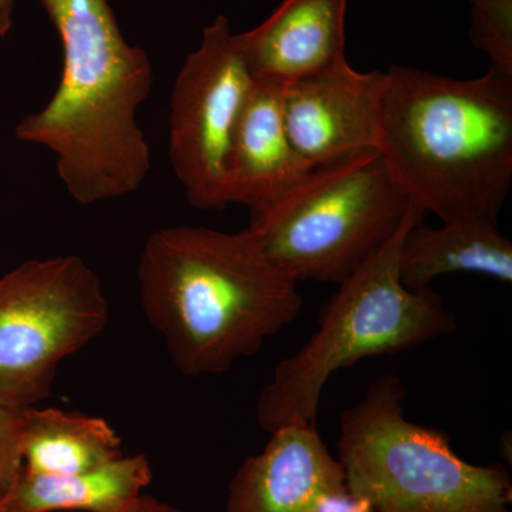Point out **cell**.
<instances>
[{
	"label": "cell",
	"instance_id": "6da1fadb",
	"mask_svg": "<svg viewBox=\"0 0 512 512\" xmlns=\"http://www.w3.org/2000/svg\"><path fill=\"white\" fill-rule=\"evenodd\" d=\"M144 315L187 377L222 375L255 356L302 311L298 284L248 228L165 227L138 259Z\"/></svg>",
	"mask_w": 512,
	"mask_h": 512
},
{
	"label": "cell",
	"instance_id": "7a4b0ae2",
	"mask_svg": "<svg viewBox=\"0 0 512 512\" xmlns=\"http://www.w3.org/2000/svg\"><path fill=\"white\" fill-rule=\"evenodd\" d=\"M37 2L60 37L62 77L46 106L19 121L15 136L55 154L60 181L79 204L127 197L151 171L137 121L153 93L150 57L127 42L109 0Z\"/></svg>",
	"mask_w": 512,
	"mask_h": 512
},
{
	"label": "cell",
	"instance_id": "3957f363",
	"mask_svg": "<svg viewBox=\"0 0 512 512\" xmlns=\"http://www.w3.org/2000/svg\"><path fill=\"white\" fill-rule=\"evenodd\" d=\"M379 153L424 214L498 222L512 183V76L493 66L468 80L390 66Z\"/></svg>",
	"mask_w": 512,
	"mask_h": 512
},
{
	"label": "cell",
	"instance_id": "277c9868",
	"mask_svg": "<svg viewBox=\"0 0 512 512\" xmlns=\"http://www.w3.org/2000/svg\"><path fill=\"white\" fill-rule=\"evenodd\" d=\"M424 212L414 207L393 238L338 285L320 312L319 329L295 355L275 367L256 402V420L268 433L288 424L316 423L320 397L332 375L367 357L396 355L457 329L443 298L400 281L404 235Z\"/></svg>",
	"mask_w": 512,
	"mask_h": 512
},
{
	"label": "cell",
	"instance_id": "5b68a950",
	"mask_svg": "<svg viewBox=\"0 0 512 512\" xmlns=\"http://www.w3.org/2000/svg\"><path fill=\"white\" fill-rule=\"evenodd\" d=\"M404 399L402 379L384 375L342 414L336 458L350 493L373 512H511L507 468L467 463L444 431L407 419Z\"/></svg>",
	"mask_w": 512,
	"mask_h": 512
},
{
	"label": "cell",
	"instance_id": "8992f818",
	"mask_svg": "<svg viewBox=\"0 0 512 512\" xmlns=\"http://www.w3.org/2000/svg\"><path fill=\"white\" fill-rule=\"evenodd\" d=\"M412 204L377 150L313 167L251 210L248 231L296 284L340 285L402 227Z\"/></svg>",
	"mask_w": 512,
	"mask_h": 512
},
{
	"label": "cell",
	"instance_id": "52a82bcc",
	"mask_svg": "<svg viewBox=\"0 0 512 512\" xmlns=\"http://www.w3.org/2000/svg\"><path fill=\"white\" fill-rule=\"evenodd\" d=\"M109 305L79 256L30 259L0 278V400L33 407L57 367L106 329Z\"/></svg>",
	"mask_w": 512,
	"mask_h": 512
},
{
	"label": "cell",
	"instance_id": "ba28073f",
	"mask_svg": "<svg viewBox=\"0 0 512 512\" xmlns=\"http://www.w3.org/2000/svg\"><path fill=\"white\" fill-rule=\"evenodd\" d=\"M252 83L237 33L227 16H217L185 59L170 100V163L197 210L229 205V154Z\"/></svg>",
	"mask_w": 512,
	"mask_h": 512
},
{
	"label": "cell",
	"instance_id": "9c48e42d",
	"mask_svg": "<svg viewBox=\"0 0 512 512\" xmlns=\"http://www.w3.org/2000/svg\"><path fill=\"white\" fill-rule=\"evenodd\" d=\"M229 484L227 512H373L350 493L339 460L316 423L272 431Z\"/></svg>",
	"mask_w": 512,
	"mask_h": 512
},
{
	"label": "cell",
	"instance_id": "30bf717a",
	"mask_svg": "<svg viewBox=\"0 0 512 512\" xmlns=\"http://www.w3.org/2000/svg\"><path fill=\"white\" fill-rule=\"evenodd\" d=\"M384 72H357L346 59L284 83L289 137L311 167L377 150Z\"/></svg>",
	"mask_w": 512,
	"mask_h": 512
},
{
	"label": "cell",
	"instance_id": "8fae6325",
	"mask_svg": "<svg viewBox=\"0 0 512 512\" xmlns=\"http://www.w3.org/2000/svg\"><path fill=\"white\" fill-rule=\"evenodd\" d=\"M348 0H284L256 28L237 33L254 76L291 83L346 59Z\"/></svg>",
	"mask_w": 512,
	"mask_h": 512
},
{
	"label": "cell",
	"instance_id": "7c38bea8",
	"mask_svg": "<svg viewBox=\"0 0 512 512\" xmlns=\"http://www.w3.org/2000/svg\"><path fill=\"white\" fill-rule=\"evenodd\" d=\"M313 167L293 147L284 113V83L254 76L228 161L229 205L262 207Z\"/></svg>",
	"mask_w": 512,
	"mask_h": 512
},
{
	"label": "cell",
	"instance_id": "4fadbf2b",
	"mask_svg": "<svg viewBox=\"0 0 512 512\" xmlns=\"http://www.w3.org/2000/svg\"><path fill=\"white\" fill-rule=\"evenodd\" d=\"M478 274L505 285L512 282V244L498 222L461 218L431 228L417 221L404 235L399 276L412 291L429 288L439 276Z\"/></svg>",
	"mask_w": 512,
	"mask_h": 512
},
{
	"label": "cell",
	"instance_id": "5bb4252c",
	"mask_svg": "<svg viewBox=\"0 0 512 512\" xmlns=\"http://www.w3.org/2000/svg\"><path fill=\"white\" fill-rule=\"evenodd\" d=\"M153 480L144 454L121 456L77 474H39L22 468L0 503V512H119Z\"/></svg>",
	"mask_w": 512,
	"mask_h": 512
},
{
	"label": "cell",
	"instance_id": "9a60e30c",
	"mask_svg": "<svg viewBox=\"0 0 512 512\" xmlns=\"http://www.w3.org/2000/svg\"><path fill=\"white\" fill-rule=\"evenodd\" d=\"M22 468L39 474H77L124 456L117 431L100 417L64 410H26L20 434Z\"/></svg>",
	"mask_w": 512,
	"mask_h": 512
},
{
	"label": "cell",
	"instance_id": "2e32d148",
	"mask_svg": "<svg viewBox=\"0 0 512 512\" xmlns=\"http://www.w3.org/2000/svg\"><path fill=\"white\" fill-rule=\"evenodd\" d=\"M470 39L491 66L512 76V0H467Z\"/></svg>",
	"mask_w": 512,
	"mask_h": 512
},
{
	"label": "cell",
	"instance_id": "e0dca14e",
	"mask_svg": "<svg viewBox=\"0 0 512 512\" xmlns=\"http://www.w3.org/2000/svg\"><path fill=\"white\" fill-rule=\"evenodd\" d=\"M28 407L0 400V503L18 480L22 470L20 434Z\"/></svg>",
	"mask_w": 512,
	"mask_h": 512
},
{
	"label": "cell",
	"instance_id": "ac0fdd59",
	"mask_svg": "<svg viewBox=\"0 0 512 512\" xmlns=\"http://www.w3.org/2000/svg\"><path fill=\"white\" fill-rule=\"evenodd\" d=\"M119 512H185L180 508H175L173 505L163 503L157 498L150 497V495L141 494L137 500L128 504L126 508Z\"/></svg>",
	"mask_w": 512,
	"mask_h": 512
},
{
	"label": "cell",
	"instance_id": "d6986e66",
	"mask_svg": "<svg viewBox=\"0 0 512 512\" xmlns=\"http://www.w3.org/2000/svg\"><path fill=\"white\" fill-rule=\"evenodd\" d=\"M15 6L16 0H0V39L12 30Z\"/></svg>",
	"mask_w": 512,
	"mask_h": 512
}]
</instances>
